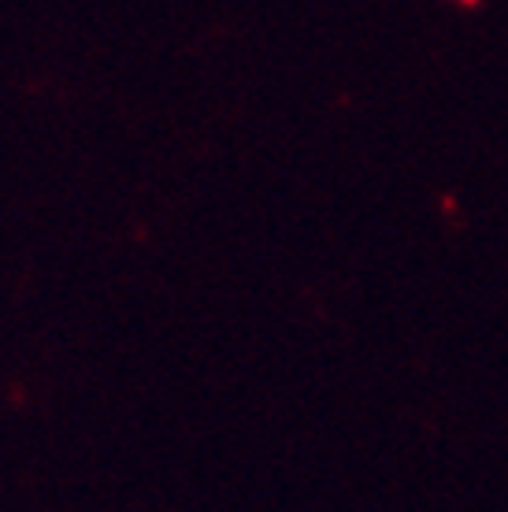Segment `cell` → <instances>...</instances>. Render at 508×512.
I'll use <instances>...</instances> for the list:
<instances>
[{"label": "cell", "instance_id": "obj_1", "mask_svg": "<svg viewBox=\"0 0 508 512\" xmlns=\"http://www.w3.org/2000/svg\"><path fill=\"white\" fill-rule=\"evenodd\" d=\"M457 4H464V8H471V4H479V0H457Z\"/></svg>", "mask_w": 508, "mask_h": 512}]
</instances>
